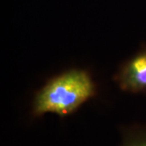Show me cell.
I'll return each instance as SVG.
<instances>
[{
	"instance_id": "cell-1",
	"label": "cell",
	"mask_w": 146,
	"mask_h": 146,
	"mask_svg": "<svg viewBox=\"0 0 146 146\" xmlns=\"http://www.w3.org/2000/svg\"><path fill=\"white\" fill-rule=\"evenodd\" d=\"M96 89L88 72L80 68L67 70L50 79L36 92L32 102V115L68 116L94 98Z\"/></svg>"
},
{
	"instance_id": "cell-2",
	"label": "cell",
	"mask_w": 146,
	"mask_h": 146,
	"mask_svg": "<svg viewBox=\"0 0 146 146\" xmlns=\"http://www.w3.org/2000/svg\"><path fill=\"white\" fill-rule=\"evenodd\" d=\"M115 81L123 91L131 94L146 92V48L123 63L115 76Z\"/></svg>"
},
{
	"instance_id": "cell-3",
	"label": "cell",
	"mask_w": 146,
	"mask_h": 146,
	"mask_svg": "<svg viewBox=\"0 0 146 146\" xmlns=\"http://www.w3.org/2000/svg\"><path fill=\"white\" fill-rule=\"evenodd\" d=\"M119 146H146V126L134 124L122 127Z\"/></svg>"
}]
</instances>
